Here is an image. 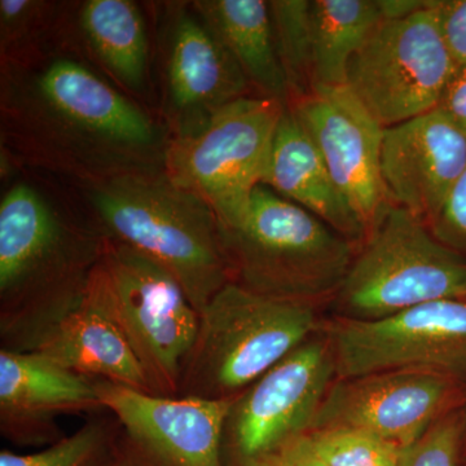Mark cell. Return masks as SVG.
I'll list each match as a JSON object with an SVG mask.
<instances>
[{
	"instance_id": "obj_24",
	"label": "cell",
	"mask_w": 466,
	"mask_h": 466,
	"mask_svg": "<svg viewBox=\"0 0 466 466\" xmlns=\"http://www.w3.org/2000/svg\"><path fill=\"white\" fill-rule=\"evenodd\" d=\"M66 5L60 0H0V64L56 46Z\"/></svg>"
},
{
	"instance_id": "obj_16",
	"label": "cell",
	"mask_w": 466,
	"mask_h": 466,
	"mask_svg": "<svg viewBox=\"0 0 466 466\" xmlns=\"http://www.w3.org/2000/svg\"><path fill=\"white\" fill-rule=\"evenodd\" d=\"M466 167V135L440 108L385 128L381 175L388 200L426 225Z\"/></svg>"
},
{
	"instance_id": "obj_31",
	"label": "cell",
	"mask_w": 466,
	"mask_h": 466,
	"mask_svg": "<svg viewBox=\"0 0 466 466\" xmlns=\"http://www.w3.org/2000/svg\"><path fill=\"white\" fill-rule=\"evenodd\" d=\"M466 135V66H459L438 106Z\"/></svg>"
},
{
	"instance_id": "obj_21",
	"label": "cell",
	"mask_w": 466,
	"mask_h": 466,
	"mask_svg": "<svg viewBox=\"0 0 466 466\" xmlns=\"http://www.w3.org/2000/svg\"><path fill=\"white\" fill-rule=\"evenodd\" d=\"M192 7L240 66L254 91L289 106V85L276 51L268 2L193 0Z\"/></svg>"
},
{
	"instance_id": "obj_2",
	"label": "cell",
	"mask_w": 466,
	"mask_h": 466,
	"mask_svg": "<svg viewBox=\"0 0 466 466\" xmlns=\"http://www.w3.org/2000/svg\"><path fill=\"white\" fill-rule=\"evenodd\" d=\"M106 236L81 196L20 168L0 196V350L35 351L86 297Z\"/></svg>"
},
{
	"instance_id": "obj_4",
	"label": "cell",
	"mask_w": 466,
	"mask_h": 466,
	"mask_svg": "<svg viewBox=\"0 0 466 466\" xmlns=\"http://www.w3.org/2000/svg\"><path fill=\"white\" fill-rule=\"evenodd\" d=\"M220 238L231 283L317 306L330 302L357 254V245L266 184L238 223L220 227Z\"/></svg>"
},
{
	"instance_id": "obj_15",
	"label": "cell",
	"mask_w": 466,
	"mask_h": 466,
	"mask_svg": "<svg viewBox=\"0 0 466 466\" xmlns=\"http://www.w3.org/2000/svg\"><path fill=\"white\" fill-rule=\"evenodd\" d=\"M289 106L320 152L343 201L368 233L390 205L381 175L385 127L348 86L314 88Z\"/></svg>"
},
{
	"instance_id": "obj_27",
	"label": "cell",
	"mask_w": 466,
	"mask_h": 466,
	"mask_svg": "<svg viewBox=\"0 0 466 466\" xmlns=\"http://www.w3.org/2000/svg\"><path fill=\"white\" fill-rule=\"evenodd\" d=\"M466 420L455 410L400 451L397 466H459Z\"/></svg>"
},
{
	"instance_id": "obj_12",
	"label": "cell",
	"mask_w": 466,
	"mask_h": 466,
	"mask_svg": "<svg viewBox=\"0 0 466 466\" xmlns=\"http://www.w3.org/2000/svg\"><path fill=\"white\" fill-rule=\"evenodd\" d=\"M337 377L425 370L466 381V299H441L379 320L325 321Z\"/></svg>"
},
{
	"instance_id": "obj_9",
	"label": "cell",
	"mask_w": 466,
	"mask_h": 466,
	"mask_svg": "<svg viewBox=\"0 0 466 466\" xmlns=\"http://www.w3.org/2000/svg\"><path fill=\"white\" fill-rule=\"evenodd\" d=\"M434 7L382 20L350 61L346 86L385 128L437 109L459 67Z\"/></svg>"
},
{
	"instance_id": "obj_7",
	"label": "cell",
	"mask_w": 466,
	"mask_h": 466,
	"mask_svg": "<svg viewBox=\"0 0 466 466\" xmlns=\"http://www.w3.org/2000/svg\"><path fill=\"white\" fill-rule=\"evenodd\" d=\"M86 294L130 343L150 392L177 398L200 324V312L179 281L155 260L106 238Z\"/></svg>"
},
{
	"instance_id": "obj_29",
	"label": "cell",
	"mask_w": 466,
	"mask_h": 466,
	"mask_svg": "<svg viewBox=\"0 0 466 466\" xmlns=\"http://www.w3.org/2000/svg\"><path fill=\"white\" fill-rule=\"evenodd\" d=\"M441 36L456 66H466V0H435Z\"/></svg>"
},
{
	"instance_id": "obj_28",
	"label": "cell",
	"mask_w": 466,
	"mask_h": 466,
	"mask_svg": "<svg viewBox=\"0 0 466 466\" xmlns=\"http://www.w3.org/2000/svg\"><path fill=\"white\" fill-rule=\"evenodd\" d=\"M429 228L450 249L466 253V167Z\"/></svg>"
},
{
	"instance_id": "obj_33",
	"label": "cell",
	"mask_w": 466,
	"mask_h": 466,
	"mask_svg": "<svg viewBox=\"0 0 466 466\" xmlns=\"http://www.w3.org/2000/svg\"></svg>"
},
{
	"instance_id": "obj_6",
	"label": "cell",
	"mask_w": 466,
	"mask_h": 466,
	"mask_svg": "<svg viewBox=\"0 0 466 466\" xmlns=\"http://www.w3.org/2000/svg\"><path fill=\"white\" fill-rule=\"evenodd\" d=\"M466 299V260L424 220L389 205L330 299L333 318L370 321L441 299Z\"/></svg>"
},
{
	"instance_id": "obj_23",
	"label": "cell",
	"mask_w": 466,
	"mask_h": 466,
	"mask_svg": "<svg viewBox=\"0 0 466 466\" xmlns=\"http://www.w3.org/2000/svg\"><path fill=\"white\" fill-rule=\"evenodd\" d=\"M119 422L109 410L88 416L75 433L38 452L3 450L0 466H113Z\"/></svg>"
},
{
	"instance_id": "obj_26",
	"label": "cell",
	"mask_w": 466,
	"mask_h": 466,
	"mask_svg": "<svg viewBox=\"0 0 466 466\" xmlns=\"http://www.w3.org/2000/svg\"><path fill=\"white\" fill-rule=\"evenodd\" d=\"M309 444L330 466H397L400 447L360 429L323 428L309 431Z\"/></svg>"
},
{
	"instance_id": "obj_32",
	"label": "cell",
	"mask_w": 466,
	"mask_h": 466,
	"mask_svg": "<svg viewBox=\"0 0 466 466\" xmlns=\"http://www.w3.org/2000/svg\"><path fill=\"white\" fill-rule=\"evenodd\" d=\"M382 20L406 17L431 5V0H377Z\"/></svg>"
},
{
	"instance_id": "obj_1",
	"label": "cell",
	"mask_w": 466,
	"mask_h": 466,
	"mask_svg": "<svg viewBox=\"0 0 466 466\" xmlns=\"http://www.w3.org/2000/svg\"><path fill=\"white\" fill-rule=\"evenodd\" d=\"M170 137L157 113L56 45L0 64V152L70 186L164 168Z\"/></svg>"
},
{
	"instance_id": "obj_14",
	"label": "cell",
	"mask_w": 466,
	"mask_h": 466,
	"mask_svg": "<svg viewBox=\"0 0 466 466\" xmlns=\"http://www.w3.org/2000/svg\"><path fill=\"white\" fill-rule=\"evenodd\" d=\"M462 383L425 370L337 377L311 431L336 426L360 429L403 449L459 410Z\"/></svg>"
},
{
	"instance_id": "obj_19",
	"label": "cell",
	"mask_w": 466,
	"mask_h": 466,
	"mask_svg": "<svg viewBox=\"0 0 466 466\" xmlns=\"http://www.w3.org/2000/svg\"><path fill=\"white\" fill-rule=\"evenodd\" d=\"M266 186L360 245L367 229L343 201L320 152L290 106L276 130Z\"/></svg>"
},
{
	"instance_id": "obj_17",
	"label": "cell",
	"mask_w": 466,
	"mask_h": 466,
	"mask_svg": "<svg viewBox=\"0 0 466 466\" xmlns=\"http://www.w3.org/2000/svg\"><path fill=\"white\" fill-rule=\"evenodd\" d=\"M104 410L95 380L36 351L0 350V434L11 443L51 446L66 437L58 417Z\"/></svg>"
},
{
	"instance_id": "obj_11",
	"label": "cell",
	"mask_w": 466,
	"mask_h": 466,
	"mask_svg": "<svg viewBox=\"0 0 466 466\" xmlns=\"http://www.w3.org/2000/svg\"><path fill=\"white\" fill-rule=\"evenodd\" d=\"M336 380L332 348L321 330L231 401L223 426L225 465L254 466L311 431Z\"/></svg>"
},
{
	"instance_id": "obj_5",
	"label": "cell",
	"mask_w": 466,
	"mask_h": 466,
	"mask_svg": "<svg viewBox=\"0 0 466 466\" xmlns=\"http://www.w3.org/2000/svg\"><path fill=\"white\" fill-rule=\"evenodd\" d=\"M319 306L228 283L200 312L177 398L229 401L323 330Z\"/></svg>"
},
{
	"instance_id": "obj_22",
	"label": "cell",
	"mask_w": 466,
	"mask_h": 466,
	"mask_svg": "<svg viewBox=\"0 0 466 466\" xmlns=\"http://www.w3.org/2000/svg\"><path fill=\"white\" fill-rule=\"evenodd\" d=\"M381 21L377 0H311V91L348 85L350 61Z\"/></svg>"
},
{
	"instance_id": "obj_3",
	"label": "cell",
	"mask_w": 466,
	"mask_h": 466,
	"mask_svg": "<svg viewBox=\"0 0 466 466\" xmlns=\"http://www.w3.org/2000/svg\"><path fill=\"white\" fill-rule=\"evenodd\" d=\"M72 187L106 238L167 268L198 312L231 283L216 214L164 168Z\"/></svg>"
},
{
	"instance_id": "obj_8",
	"label": "cell",
	"mask_w": 466,
	"mask_h": 466,
	"mask_svg": "<svg viewBox=\"0 0 466 466\" xmlns=\"http://www.w3.org/2000/svg\"><path fill=\"white\" fill-rule=\"evenodd\" d=\"M285 108L280 101L260 95L236 101L200 133L170 139L165 173L207 202L220 227L235 225L244 216L254 189L265 184Z\"/></svg>"
},
{
	"instance_id": "obj_20",
	"label": "cell",
	"mask_w": 466,
	"mask_h": 466,
	"mask_svg": "<svg viewBox=\"0 0 466 466\" xmlns=\"http://www.w3.org/2000/svg\"><path fill=\"white\" fill-rule=\"evenodd\" d=\"M35 351L76 375L152 394L130 343L87 294Z\"/></svg>"
},
{
	"instance_id": "obj_10",
	"label": "cell",
	"mask_w": 466,
	"mask_h": 466,
	"mask_svg": "<svg viewBox=\"0 0 466 466\" xmlns=\"http://www.w3.org/2000/svg\"><path fill=\"white\" fill-rule=\"evenodd\" d=\"M158 63L157 115L170 139L204 130L227 106L253 96L247 76L192 7L150 3Z\"/></svg>"
},
{
	"instance_id": "obj_13",
	"label": "cell",
	"mask_w": 466,
	"mask_h": 466,
	"mask_svg": "<svg viewBox=\"0 0 466 466\" xmlns=\"http://www.w3.org/2000/svg\"><path fill=\"white\" fill-rule=\"evenodd\" d=\"M118 420L113 466H226L223 426L229 401L165 398L95 380Z\"/></svg>"
},
{
	"instance_id": "obj_18",
	"label": "cell",
	"mask_w": 466,
	"mask_h": 466,
	"mask_svg": "<svg viewBox=\"0 0 466 466\" xmlns=\"http://www.w3.org/2000/svg\"><path fill=\"white\" fill-rule=\"evenodd\" d=\"M148 14L134 0L66 2L57 45L84 58L122 92L157 113Z\"/></svg>"
},
{
	"instance_id": "obj_30",
	"label": "cell",
	"mask_w": 466,
	"mask_h": 466,
	"mask_svg": "<svg viewBox=\"0 0 466 466\" xmlns=\"http://www.w3.org/2000/svg\"><path fill=\"white\" fill-rule=\"evenodd\" d=\"M254 466H330L315 452L308 434L294 438Z\"/></svg>"
},
{
	"instance_id": "obj_25",
	"label": "cell",
	"mask_w": 466,
	"mask_h": 466,
	"mask_svg": "<svg viewBox=\"0 0 466 466\" xmlns=\"http://www.w3.org/2000/svg\"><path fill=\"white\" fill-rule=\"evenodd\" d=\"M276 51L289 85L291 101L311 92V0L268 2Z\"/></svg>"
}]
</instances>
